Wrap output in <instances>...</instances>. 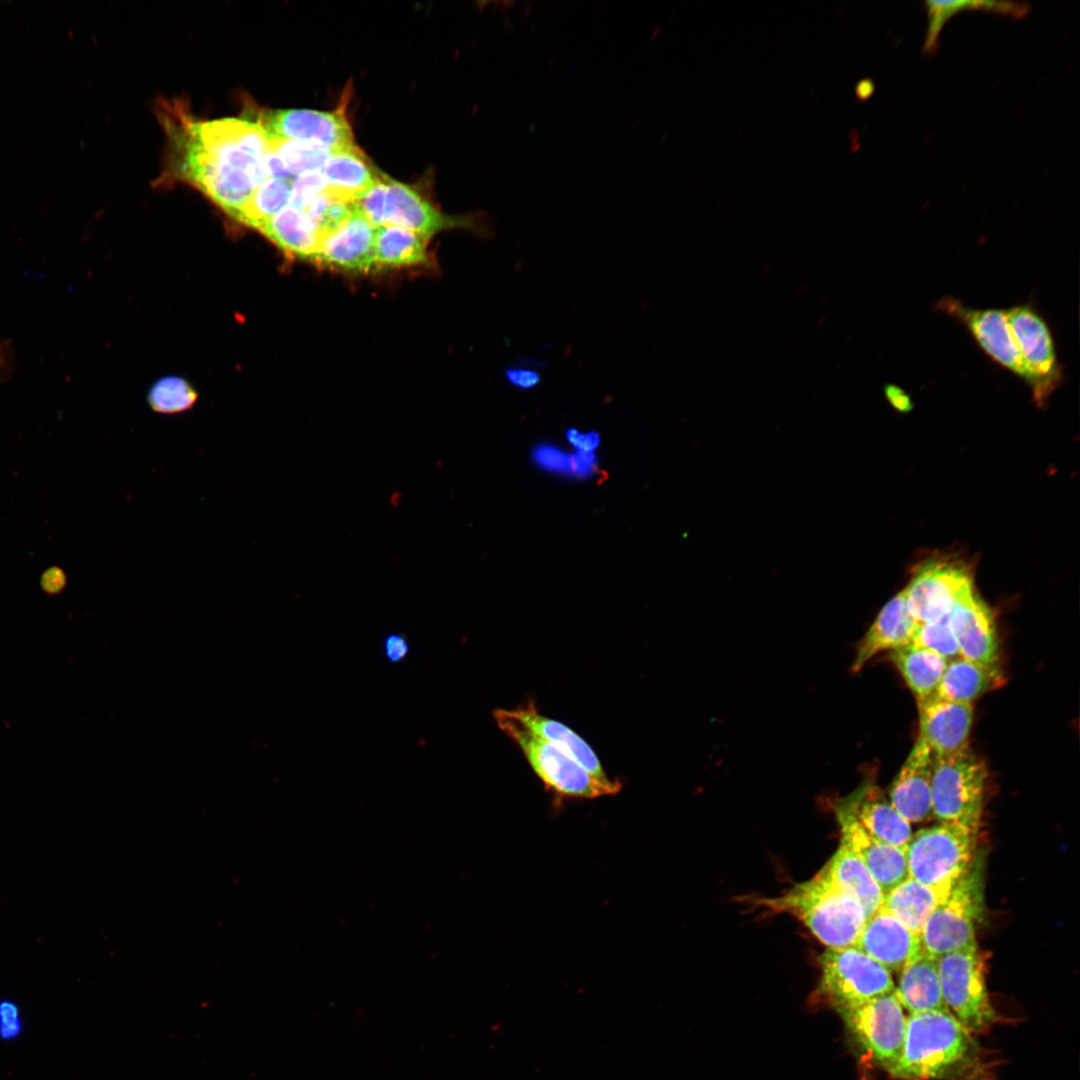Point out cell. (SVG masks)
Returning <instances> with one entry per match:
<instances>
[{
  "label": "cell",
  "mask_w": 1080,
  "mask_h": 1080,
  "mask_svg": "<svg viewBox=\"0 0 1080 1080\" xmlns=\"http://www.w3.org/2000/svg\"><path fill=\"white\" fill-rule=\"evenodd\" d=\"M161 120L170 138L173 173L234 216L267 178L269 141L248 119L194 121L183 104H168Z\"/></svg>",
  "instance_id": "obj_1"
},
{
  "label": "cell",
  "mask_w": 1080,
  "mask_h": 1080,
  "mask_svg": "<svg viewBox=\"0 0 1080 1080\" xmlns=\"http://www.w3.org/2000/svg\"><path fill=\"white\" fill-rule=\"evenodd\" d=\"M903 591L909 610L919 625L949 614L961 598L974 591V585L967 568L931 561L917 569Z\"/></svg>",
  "instance_id": "obj_14"
},
{
  "label": "cell",
  "mask_w": 1080,
  "mask_h": 1080,
  "mask_svg": "<svg viewBox=\"0 0 1080 1080\" xmlns=\"http://www.w3.org/2000/svg\"><path fill=\"white\" fill-rule=\"evenodd\" d=\"M876 839L905 850L912 836L911 824L892 806L872 775L850 795L839 800Z\"/></svg>",
  "instance_id": "obj_22"
},
{
  "label": "cell",
  "mask_w": 1080,
  "mask_h": 1080,
  "mask_svg": "<svg viewBox=\"0 0 1080 1080\" xmlns=\"http://www.w3.org/2000/svg\"><path fill=\"white\" fill-rule=\"evenodd\" d=\"M507 382L514 388L527 391L535 388L542 381L539 369L530 364H519L504 370Z\"/></svg>",
  "instance_id": "obj_40"
},
{
  "label": "cell",
  "mask_w": 1080,
  "mask_h": 1080,
  "mask_svg": "<svg viewBox=\"0 0 1080 1080\" xmlns=\"http://www.w3.org/2000/svg\"><path fill=\"white\" fill-rule=\"evenodd\" d=\"M948 618L960 657L983 665H1000L999 638L994 617L975 590L953 606Z\"/></svg>",
  "instance_id": "obj_16"
},
{
  "label": "cell",
  "mask_w": 1080,
  "mask_h": 1080,
  "mask_svg": "<svg viewBox=\"0 0 1080 1080\" xmlns=\"http://www.w3.org/2000/svg\"><path fill=\"white\" fill-rule=\"evenodd\" d=\"M291 189L292 180L267 177L233 217L261 231L275 214L289 204Z\"/></svg>",
  "instance_id": "obj_34"
},
{
  "label": "cell",
  "mask_w": 1080,
  "mask_h": 1080,
  "mask_svg": "<svg viewBox=\"0 0 1080 1080\" xmlns=\"http://www.w3.org/2000/svg\"><path fill=\"white\" fill-rule=\"evenodd\" d=\"M1 360H2V359H1V357H0V363H1Z\"/></svg>",
  "instance_id": "obj_45"
},
{
  "label": "cell",
  "mask_w": 1080,
  "mask_h": 1080,
  "mask_svg": "<svg viewBox=\"0 0 1080 1080\" xmlns=\"http://www.w3.org/2000/svg\"><path fill=\"white\" fill-rule=\"evenodd\" d=\"M268 140L310 142L336 150L353 145L351 126L342 111L322 112L308 109L258 112L256 120Z\"/></svg>",
  "instance_id": "obj_15"
},
{
  "label": "cell",
  "mask_w": 1080,
  "mask_h": 1080,
  "mask_svg": "<svg viewBox=\"0 0 1080 1080\" xmlns=\"http://www.w3.org/2000/svg\"><path fill=\"white\" fill-rule=\"evenodd\" d=\"M1004 682L1000 665H983L959 656L947 662L934 695L948 701L972 704Z\"/></svg>",
  "instance_id": "obj_27"
},
{
  "label": "cell",
  "mask_w": 1080,
  "mask_h": 1080,
  "mask_svg": "<svg viewBox=\"0 0 1080 1080\" xmlns=\"http://www.w3.org/2000/svg\"><path fill=\"white\" fill-rule=\"evenodd\" d=\"M828 875L862 905L867 918L881 908L884 894L858 854L843 840L824 866Z\"/></svg>",
  "instance_id": "obj_29"
},
{
  "label": "cell",
  "mask_w": 1080,
  "mask_h": 1080,
  "mask_svg": "<svg viewBox=\"0 0 1080 1080\" xmlns=\"http://www.w3.org/2000/svg\"><path fill=\"white\" fill-rule=\"evenodd\" d=\"M568 441L580 452L592 453L600 442L596 432L582 434L576 429H569L566 433Z\"/></svg>",
  "instance_id": "obj_44"
},
{
  "label": "cell",
  "mask_w": 1080,
  "mask_h": 1080,
  "mask_svg": "<svg viewBox=\"0 0 1080 1080\" xmlns=\"http://www.w3.org/2000/svg\"><path fill=\"white\" fill-rule=\"evenodd\" d=\"M429 238L406 228L376 226V267H402L425 264L428 261L426 243Z\"/></svg>",
  "instance_id": "obj_33"
},
{
  "label": "cell",
  "mask_w": 1080,
  "mask_h": 1080,
  "mask_svg": "<svg viewBox=\"0 0 1080 1080\" xmlns=\"http://www.w3.org/2000/svg\"><path fill=\"white\" fill-rule=\"evenodd\" d=\"M67 578L64 570L57 566L47 568L40 577L41 588L48 594L60 593L66 586Z\"/></svg>",
  "instance_id": "obj_42"
},
{
  "label": "cell",
  "mask_w": 1080,
  "mask_h": 1080,
  "mask_svg": "<svg viewBox=\"0 0 1080 1080\" xmlns=\"http://www.w3.org/2000/svg\"><path fill=\"white\" fill-rule=\"evenodd\" d=\"M934 309L959 322L995 364L1030 386L1031 377L1016 345L1005 309L973 308L953 296L939 298Z\"/></svg>",
  "instance_id": "obj_13"
},
{
  "label": "cell",
  "mask_w": 1080,
  "mask_h": 1080,
  "mask_svg": "<svg viewBox=\"0 0 1080 1080\" xmlns=\"http://www.w3.org/2000/svg\"><path fill=\"white\" fill-rule=\"evenodd\" d=\"M927 30L922 51L932 54L938 48V40L945 23L954 15L967 10L997 13L1015 19L1025 17L1030 10L1026 3L1007 1H925Z\"/></svg>",
  "instance_id": "obj_31"
},
{
  "label": "cell",
  "mask_w": 1080,
  "mask_h": 1080,
  "mask_svg": "<svg viewBox=\"0 0 1080 1080\" xmlns=\"http://www.w3.org/2000/svg\"><path fill=\"white\" fill-rule=\"evenodd\" d=\"M891 974L897 973L924 949L914 933L882 907L867 918L855 946Z\"/></svg>",
  "instance_id": "obj_21"
},
{
  "label": "cell",
  "mask_w": 1080,
  "mask_h": 1080,
  "mask_svg": "<svg viewBox=\"0 0 1080 1080\" xmlns=\"http://www.w3.org/2000/svg\"><path fill=\"white\" fill-rule=\"evenodd\" d=\"M1020 355L1031 377L1034 403L1043 408L1051 394L1064 383V365L1059 361L1051 329L1031 303L1005 309Z\"/></svg>",
  "instance_id": "obj_12"
},
{
  "label": "cell",
  "mask_w": 1080,
  "mask_h": 1080,
  "mask_svg": "<svg viewBox=\"0 0 1080 1080\" xmlns=\"http://www.w3.org/2000/svg\"><path fill=\"white\" fill-rule=\"evenodd\" d=\"M260 232L287 255L310 260L324 237L317 223L289 205L275 214Z\"/></svg>",
  "instance_id": "obj_30"
},
{
  "label": "cell",
  "mask_w": 1080,
  "mask_h": 1080,
  "mask_svg": "<svg viewBox=\"0 0 1080 1080\" xmlns=\"http://www.w3.org/2000/svg\"><path fill=\"white\" fill-rule=\"evenodd\" d=\"M890 659L917 699L935 693L947 660L911 644L890 652Z\"/></svg>",
  "instance_id": "obj_32"
},
{
  "label": "cell",
  "mask_w": 1080,
  "mask_h": 1080,
  "mask_svg": "<svg viewBox=\"0 0 1080 1080\" xmlns=\"http://www.w3.org/2000/svg\"><path fill=\"white\" fill-rule=\"evenodd\" d=\"M918 623L912 616L904 591L890 599L857 645L851 671L858 673L872 658L911 643Z\"/></svg>",
  "instance_id": "obj_23"
},
{
  "label": "cell",
  "mask_w": 1080,
  "mask_h": 1080,
  "mask_svg": "<svg viewBox=\"0 0 1080 1080\" xmlns=\"http://www.w3.org/2000/svg\"><path fill=\"white\" fill-rule=\"evenodd\" d=\"M510 712L529 730L556 745L605 786L620 791L621 783L607 776L594 750L571 728L542 715L532 701Z\"/></svg>",
  "instance_id": "obj_24"
},
{
  "label": "cell",
  "mask_w": 1080,
  "mask_h": 1080,
  "mask_svg": "<svg viewBox=\"0 0 1080 1080\" xmlns=\"http://www.w3.org/2000/svg\"><path fill=\"white\" fill-rule=\"evenodd\" d=\"M919 737L935 756L952 754L968 746L973 705L941 699L936 695L917 699Z\"/></svg>",
  "instance_id": "obj_19"
},
{
  "label": "cell",
  "mask_w": 1080,
  "mask_h": 1080,
  "mask_svg": "<svg viewBox=\"0 0 1080 1080\" xmlns=\"http://www.w3.org/2000/svg\"><path fill=\"white\" fill-rule=\"evenodd\" d=\"M23 1029L20 1010L18 1005L10 1000L0 1001V1039L13 1040L17 1038Z\"/></svg>",
  "instance_id": "obj_39"
},
{
  "label": "cell",
  "mask_w": 1080,
  "mask_h": 1080,
  "mask_svg": "<svg viewBox=\"0 0 1080 1080\" xmlns=\"http://www.w3.org/2000/svg\"><path fill=\"white\" fill-rule=\"evenodd\" d=\"M985 762L969 747L935 756L932 771V812L937 823L979 831L986 781Z\"/></svg>",
  "instance_id": "obj_4"
},
{
  "label": "cell",
  "mask_w": 1080,
  "mask_h": 1080,
  "mask_svg": "<svg viewBox=\"0 0 1080 1080\" xmlns=\"http://www.w3.org/2000/svg\"><path fill=\"white\" fill-rule=\"evenodd\" d=\"M355 206L374 226H398L427 238L455 226L470 228L480 234L489 233V226L476 220L479 215L463 219L447 217L414 188L383 173Z\"/></svg>",
  "instance_id": "obj_5"
},
{
  "label": "cell",
  "mask_w": 1080,
  "mask_h": 1080,
  "mask_svg": "<svg viewBox=\"0 0 1080 1080\" xmlns=\"http://www.w3.org/2000/svg\"><path fill=\"white\" fill-rule=\"evenodd\" d=\"M837 1012L865 1054L889 1072L902 1054L907 1029L894 991Z\"/></svg>",
  "instance_id": "obj_11"
},
{
  "label": "cell",
  "mask_w": 1080,
  "mask_h": 1080,
  "mask_svg": "<svg viewBox=\"0 0 1080 1080\" xmlns=\"http://www.w3.org/2000/svg\"><path fill=\"white\" fill-rule=\"evenodd\" d=\"M268 141L269 150L279 157L294 177L306 171L321 170L332 151L310 142L280 139Z\"/></svg>",
  "instance_id": "obj_36"
},
{
  "label": "cell",
  "mask_w": 1080,
  "mask_h": 1080,
  "mask_svg": "<svg viewBox=\"0 0 1080 1080\" xmlns=\"http://www.w3.org/2000/svg\"><path fill=\"white\" fill-rule=\"evenodd\" d=\"M321 171L325 194L349 203L363 197L382 175L355 144L332 150Z\"/></svg>",
  "instance_id": "obj_25"
},
{
  "label": "cell",
  "mask_w": 1080,
  "mask_h": 1080,
  "mask_svg": "<svg viewBox=\"0 0 1080 1080\" xmlns=\"http://www.w3.org/2000/svg\"><path fill=\"white\" fill-rule=\"evenodd\" d=\"M983 913V869L976 859L927 919L920 933L924 951L939 958L955 950L978 946L976 929Z\"/></svg>",
  "instance_id": "obj_8"
},
{
  "label": "cell",
  "mask_w": 1080,
  "mask_h": 1080,
  "mask_svg": "<svg viewBox=\"0 0 1080 1080\" xmlns=\"http://www.w3.org/2000/svg\"><path fill=\"white\" fill-rule=\"evenodd\" d=\"M943 999L951 1014L972 1033L998 1020L989 998L985 963L978 946L959 949L938 958Z\"/></svg>",
  "instance_id": "obj_9"
},
{
  "label": "cell",
  "mask_w": 1080,
  "mask_h": 1080,
  "mask_svg": "<svg viewBox=\"0 0 1080 1080\" xmlns=\"http://www.w3.org/2000/svg\"><path fill=\"white\" fill-rule=\"evenodd\" d=\"M894 993L909 1014L949 1011L942 995L938 958L924 950L899 972Z\"/></svg>",
  "instance_id": "obj_26"
},
{
  "label": "cell",
  "mask_w": 1080,
  "mask_h": 1080,
  "mask_svg": "<svg viewBox=\"0 0 1080 1080\" xmlns=\"http://www.w3.org/2000/svg\"><path fill=\"white\" fill-rule=\"evenodd\" d=\"M910 644L931 651L947 661L960 656L948 614L938 620L919 624Z\"/></svg>",
  "instance_id": "obj_37"
},
{
  "label": "cell",
  "mask_w": 1080,
  "mask_h": 1080,
  "mask_svg": "<svg viewBox=\"0 0 1080 1080\" xmlns=\"http://www.w3.org/2000/svg\"><path fill=\"white\" fill-rule=\"evenodd\" d=\"M383 655L390 664H400L410 654V643L407 637L400 632H392L385 636L382 643Z\"/></svg>",
  "instance_id": "obj_41"
},
{
  "label": "cell",
  "mask_w": 1080,
  "mask_h": 1080,
  "mask_svg": "<svg viewBox=\"0 0 1080 1080\" xmlns=\"http://www.w3.org/2000/svg\"><path fill=\"white\" fill-rule=\"evenodd\" d=\"M819 963V992L837 1011L895 989L892 974L856 947L827 948Z\"/></svg>",
  "instance_id": "obj_10"
},
{
  "label": "cell",
  "mask_w": 1080,
  "mask_h": 1080,
  "mask_svg": "<svg viewBox=\"0 0 1080 1080\" xmlns=\"http://www.w3.org/2000/svg\"><path fill=\"white\" fill-rule=\"evenodd\" d=\"M533 455L536 462L544 468L573 475L574 454H566L551 446H541Z\"/></svg>",
  "instance_id": "obj_38"
},
{
  "label": "cell",
  "mask_w": 1080,
  "mask_h": 1080,
  "mask_svg": "<svg viewBox=\"0 0 1080 1080\" xmlns=\"http://www.w3.org/2000/svg\"><path fill=\"white\" fill-rule=\"evenodd\" d=\"M376 226L357 209L321 240L313 261L347 272H368L375 265Z\"/></svg>",
  "instance_id": "obj_17"
},
{
  "label": "cell",
  "mask_w": 1080,
  "mask_h": 1080,
  "mask_svg": "<svg viewBox=\"0 0 1080 1080\" xmlns=\"http://www.w3.org/2000/svg\"><path fill=\"white\" fill-rule=\"evenodd\" d=\"M835 808L841 840L858 854L884 895L908 878L905 850L873 837L839 801Z\"/></svg>",
  "instance_id": "obj_20"
},
{
  "label": "cell",
  "mask_w": 1080,
  "mask_h": 1080,
  "mask_svg": "<svg viewBox=\"0 0 1080 1080\" xmlns=\"http://www.w3.org/2000/svg\"><path fill=\"white\" fill-rule=\"evenodd\" d=\"M198 399V392L185 378L165 376L155 381L148 390L150 408L160 414H178L190 410Z\"/></svg>",
  "instance_id": "obj_35"
},
{
  "label": "cell",
  "mask_w": 1080,
  "mask_h": 1080,
  "mask_svg": "<svg viewBox=\"0 0 1080 1080\" xmlns=\"http://www.w3.org/2000/svg\"><path fill=\"white\" fill-rule=\"evenodd\" d=\"M978 833L948 823L918 830L905 848L908 877L932 886H954L976 860Z\"/></svg>",
  "instance_id": "obj_6"
},
{
  "label": "cell",
  "mask_w": 1080,
  "mask_h": 1080,
  "mask_svg": "<svg viewBox=\"0 0 1080 1080\" xmlns=\"http://www.w3.org/2000/svg\"><path fill=\"white\" fill-rule=\"evenodd\" d=\"M977 1056L973 1033L950 1011L909 1014L902 1054L888 1073L899 1080L953 1079Z\"/></svg>",
  "instance_id": "obj_2"
},
{
  "label": "cell",
  "mask_w": 1080,
  "mask_h": 1080,
  "mask_svg": "<svg viewBox=\"0 0 1080 1080\" xmlns=\"http://www.w3.org/2000/svg\"><path fill=\"white\" fill-rule=\"evenodd\" d=\"M493 717L500 730L521 749L530 767L547 789L571 798L594 799L617 794L569 755L529 730L507 709L497 708Z\"/></svg>",
  "instance_id": "obj_7"
},
{
  "label": "cell",
  "mask_w": 1080,
  "mask_h": 1080,
  "mask_svg": "<svg viewBox=\"0 0 1080 1080\" xmlns=\"http://www.w3.org/2000/svg\"><path fill=\"white\" fill-rule=\"evenodd\" d=\"M884 395L889 404L901 413L909 412L913 408L910 395L896 384H886Z\"/></svg>",
  "instance_id": "obj_43"
},
{
  "label": "cell",
  "mask_w": 1080,
  "mask_h": 1080,
  "mask_svg": "<svg viewBox=\"0 0 1080 1080\" xmlns=\"http://www.w3.org/2000/svg\"><path fill=\"white\" fill-rule=\"evenodd\" d=\"M759 903L768 910L793 915L822 944L833 949L854 947L867 920L860 902L824 867L811 879Z\"/></svg>",
  "instance_id": "obj_3"
},
{
  "label": "cell",
  "mask_w": 1080,
  "mask_h": 1080,
  "mask_svg": "<svg viewBox=\"0 0 1080 1080\" xmlns=\"http://www.w3.org/2000/svg\"><path fill=\"white\" fill-rule=\"evenodd\" d=\"M954 886H932L910 877L884 895L882 908L916 934Z\"/></svg>",
  "instance_id": "obj_28"
},
{
  "label": "cell",
  "mask_w": 1080,
  "mask_h": 1080,
  "mask_svg": "<svg viewBox=\"0 0 1080 1080\" xmlns=\"http://www.w3.org/2000/svg\"><path fill=\"white\" fill-rule=\"evenodd\" d=\"M933 763L932 750L918 737L890 787V803L910 824L933 819Z\"/></svg>",
  "instance_id": "obj_18"
}]
</instances>
